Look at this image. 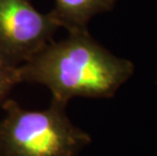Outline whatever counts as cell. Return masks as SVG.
<instances>
[{
  "label": "cell",
  "instance_id": "3957f363",
  "mask_svg": "<svg viewBox=\"0 0 157 156\" xmlns=\"http://www.w3.org/2000/svg\"><path fill=\"white\" fill-rule=\"evenodd\" d=\"M60 26L51 13H42L31 0H0V49L17 65L53 41Z\"/></svg>",
  "mask_w": 157,
  "mask_h": 156
},
{
  "label": "cell",
  "instance_id": "7a4b0ae2",
  "mask_svg": "<svg viewBox=\"0 0 157 156\" xmlns=\"http://www.w3.org/2000/svg\"><path fill=\"white\" fill-rule=\"evenodd\" d=\"M0 120V156H78L90 136L76 127L66 105L51 101L40 111L7 99Z\"/></svg>",
  "mask_w": 157,
  "mask_h": 156
},
{
  "label": "cell",
  "instance_id": "277c9868",
  "mask_svg": "<svg viewBox=\"0 0 157 156\" xmlns=\"http://www.w3.org/2000/svg\"><path fill=\"white\" fill-rule=\"evenodd\" d=\"M117 0H55L50 13L60 28L68 32L85 31L93 16L109 11Z\"/></svg>",
  "mask_w": 157,
  "mask_h": 156
},
{
  "label": "cell",
  "instance_id": "5b68a950",
  "mask_svg": "<svg viewBox=\"0 0 157 156\" xmlns=\"http://www.w3.org/2000/svg\"><path fill=\"white\" fill-rule=\"evenodd\" d=\"M18 66L0 49V108L8 99V95L19 82Z\"/></svg>",
  "mask_w": 157,
  "mask_h": 156
},
{
  "label": "cell",
  "instance_id": "6da1fadb",
  "mask_svg": "<svg viewBox=\"0 0 157 156\" xmlns=\"http://www.w3.org/2000/svg\"><path fill=\"white\" fill-rule=\"evenodd\" d=\"M134 65L98 44L87 29L69 32L18 66L19 82L46 86L51 101L67 105L74 97H111L131 77Z\"/></svg>",
  "mask_w": 157,
  "mask_h": 156
}]
</instances>
